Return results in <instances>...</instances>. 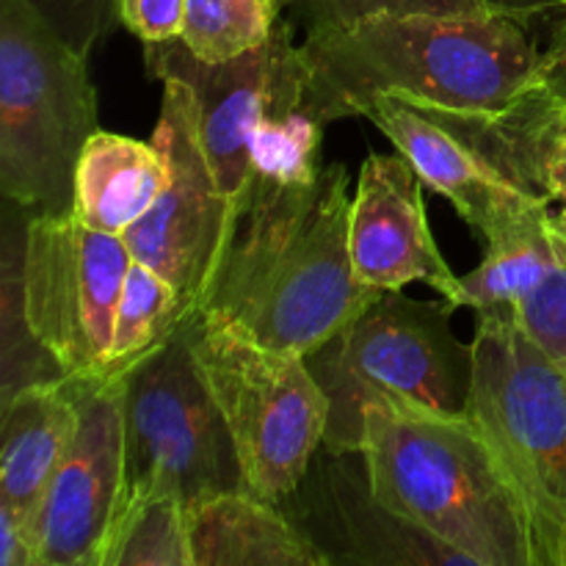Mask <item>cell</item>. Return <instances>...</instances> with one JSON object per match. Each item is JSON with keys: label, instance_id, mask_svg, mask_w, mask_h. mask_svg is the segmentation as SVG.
I'll use <instances>...</instances> for the list:
<instances>
[{"label": "cell", "instance_id": "obj_22", "mask_svg": "<svg viewBox=\"0 0 566 566\" xmlns=\"http://www.w3.org/2000/svg\"><path fill=\"white\" fill-rule=\"evenodd\" d=\"M103 566H193L188 506L169 481H149L125 495Z\"/></svg>", "mask_w": 566, "mask_h": 566}, {"label": "cell", "instance_id": "obj_13", "mask_svg": "<svg viewBox=\"0 0 566 566\" xmlns=\"http://www.w3.org/2000/svg\"><path fill=\"white\" fill-rule=\"evenodd\" d=\"M363 116L415 166L426 188L446 197L484 241L520 216L551 205L514 180L457 111L381 94Z\"/></svg>", "mask_w": 566, "mask_h": 566}, {"label": "cell", "instance_id": "obj_2", "mask_svg": "<svg viewBox=\"0 0 566 566\" xmlns=\"http://www.w3.org/2000/svg\"><path fill=\"white\" fill-rule=\"evenodd\" d=\"M352 177L343 164L310 186L254 191L202 313L263 346L310 357L385 291L359 282L348 249Z\"/></svg>", "mask_w": 566, "mask_h": 566}, {"label": "cell", "instance_id": "obj_15", "mask_svg": "<svg viewBox=\"0 0 566 566\" xmlns=\"http://www.w3.org/2000/svg\"><path fill=\"white\" fill-rule=\"evenodd\" d=\"M144 64L158 81L175 77L191 88L197 99L205 155L219 182V191L224 193L232 216L241 224L252 202V133L269 83L271 39L252 53L219 64L197 59L182 44V39H171V42L144 44Z\"/></svg>", "mask_w": 566, "mask_h": 566}, {"label": "cell", "instance_id": "obj_18", "mask_svg": "<svg viewBox=\"0 0 566 566\" xmlns=\"http://www.w3.org/2000/svg\"><path fill=\"white\" fill-rule=\"evenodd\" d=\"M188 534L193 566H329L280 503L249 490L188 509Z\"/></svg>", "mask_w": 566, "mask_h": 566}, {"label": "cell", "instance_id": "obj_24", "mask_svg": "<svg viewBox=\"0 0 566 566\" xmlns=\"http://www.w3.org/2000/svg\"><path fill=\"white\" fill-rule=\"evenodd\" d=\"M287 6L291 0H186L180 39L210 64L238 59L269 42Z\"/></svg>", "mask_w": 566, "mask_h": 566}, {"label": "cell", "instance_id": "obj_31", "mask_svg": "<svg viewBox=\"0 0 566 566\" xmlns=\"http://www.w3.org/2000/svg\"><path fill=\"white\" fill-rule=\"evenodd\" d=\"M479 3L492 14L512 17V20L525 22L528 28L536 20L566 14V0H479Z\"/></svg>", "mask_w": 566, "mask_h": 566}, {"label": "cell", "instance_id": "obj_3", "mask_svg": "<svg viewBox=\"0 0 566 566\" xmlns=\"http://www.w3.org/2000/svg\"><path fill=\"white\" fill-rule=\"evenodd\" d=\"M363 457L374 495L470 566H536L523 495L470 415L370 409Z\"/></svg>", "mask_w": 566, "mask_h": 566}, {"label": "cell", "instance_id": "obj_20", "mask_svg": "<svg viewBox=\"0 0 566 566\" xmlns=\"http://www.w3.org/2000/svg\"><path fill=\"white\" fill-rule=\"evenodd\" d=\"M558 243L562 232L553 221V205H542L492 232L479 269L462 276L464 307H473L475 315H514L520 296L558 254Z\"/></svg>", "mask_w": 566, "mask_h": 566}, {"label": "cell", "instance_id": "obj_29", "mask_svg": "<svg viewBox=\"0 0 566 566\" xmlns=\"http://www.w3.org/2000/svg\"><path fill=\"white\" fill-rule=\"evenodd\" d=\"M0 566H42L36 525L6 506H0Z\"/></svg>", "mask_w": 566, "mask_h": 566}, {"label": "cell", "instance_id": "obj_21", "mask_svg": "<svg viewBox=\"0 0 566 566\" xmlns=\"http://www.w3.org/2000/svg\"><path fill=\"white\" fill-rule=\"evenodd\" d=\"M182 293L153 265L133 258L114 315V337L97 376L125 379L142 359L158 352L182 324L193 321Z\"/></svg>", "mask_w": 566, "mask_h": 566}, {"label": "cell", "instance_id": "obj_4", "mask_svg": "<svg viewBox=\"0 0 566 566\" xmlns=\"http://www.w3.org/2000/svg\"><path fill=\"white\" fill-rule=\"evenodd\" d=\"M457 307L385 291L363 315L307 357L329 401L324 446L363 451L370 409L468 418L473 396V343L451 326Z\"/></svg>", "mask_w": 566, "mask_h": 566}, {"label": "cell", "instance_id": "obj_9", "mask_svg": "<svg viewBox=\"0 0 566 566\" xmlns=\"http://www.w3.org/2000/svg\"><path fill=\"white\" fill-rule=\"evenodd\" d=\"M133 263L125 238L75 213L33 216L22 252V293L33 335L66 376H97Z\"/></svg>", "mask_w": 566, "mask_h": 566}, {"label": "cell", "instance_id": "obj_14", "mask_svg": "<svg viewBox=\"0 0 566 566\" xmlns=\"http://www.w3.org/2000/svg\"><path fill=\"white\" fill-rule=\"evenodd\" d=\"M426 182L401 153H370L359 166L348 219V249L359 282L403 291L423 282L451 307H464L462 276L442 258L429 219Z\"/></svg>", "mask_w": 566, "mask_h": 566}, {"label": "cell", "instance_id": "obj_16", "mask_svg": "<svg viewBox=\"0 0 566 566\" xmlns=\"http://www.w3.org/2000/svg\"><path fill=\"white\" fill-rule=\"evenodd\" d=\"M324 127L307 103L302 44L293 42V22L282 20L271 36L269 83L252 133V193L318 180Z\"/></svg>", "mask_w": 566, "mask_h": 566}, {"label": "cell", "instance_id": "obj_26", "mask_svg": "<svg viewBox=\"0 0 566 566\" xmlns=\"http://www.w3.org/2000/svg\"><path fill=\"white\" fill-rule=\"evenodd\" d=\"M514 318L525 335L566 370V238L545 274L520 296Z\"/></svg>", "mask_w": 566, "mask_h": 566}, {"label": "cell", "instance_id": "obj_7", "mask_svg": "<svg viewBox=\"0 0 566 566\" xmlns=\"http://www.w3.org/2000/svg\"><path fill=\"white\" fill-rule=\"evenodd\" d=\"M193 354L227 420L243 486L282 503L324 446L329 401L307 357L263 346L216 313L193 321Z\"/></svg>", "mask_w": 566, "mask_h": 566}, {"label": "cell", "instance_id": "obj_12", "mask_svg": "<svg viewBox=\"0 0 566 566\" xmlns=\"http://www.w3.org/2000/svg\"><path fill=\"white\" fill-rule=\"evenodd\" d=\"M280 506L329 566H470L462 553L431 539L374 495L363 451L321 446L298 490Z\"/></svg>", "mask_w": 566, "mask_h": 566}, {"label": "cell", "instance_id": "obj_25", "mask_svg": "<svg viewBox=\"0 0 566 566\" xmlns=\"http://www.w3.org/2000/svg\"><path fill=\"white\" fill-rule=\"evenodd\" d=\"M293 25L307 36L359 25L365 20L390 14H481L479 0H291Z\"/></svg>", "mask_w": 566, "mask_h": 566}, {"label": "cell", "instance_id": "obj_27", "mask_svg": "<svg viewBox=\"0 0 566 566\" xmlns=\"http://www.w3.org/2000/svg\"><path fill=\"white\" fill-rule=\"evenodd\" d=\"M44 22L81 55H92L97 42L119 22L116 0H25Z\"/></svg>", "mask_w": 566, "mask_h": 566}, {"label": "cell", "instance_id": "obj_8", "mask_svg": "<svg viewBox=\"0 0 566 566\" xmlns=\"http://www.w3.org/2000/svg\"><path fill=\"white\" fill-rule=\"evenodd\" d=\"M193 321L125 376L127 492L169 481L188 509L247 490L235 442L193 354Z\"/></svg>", "mask_w": 566, "mask_h": 566}, {"label": "cell", "instance_id": "obj_19", "mask_svg": "<svg viewBox=\"0 0 566 566\" xmlns=\"http://www.w3.org/2000/svg\"><path fill=\"white\" fill-rule=\"evenodd\" d=\"M169 182V158L158 142L97 130L75 171L72 213L88 227L125 235L147 216Z\"/></svg>", "mask_w": 566, "mask_h": 566}, {"label": "cell", "instance_id": "obj_1", "mask_svg": "<svg viewBox=\"0 0 566 566\" xmlns=\"http://www.w3.org/2000/svg\"><path fill=\"white\" fill-rule=\"evenodd\" d=\"M307 103L324 125L381 94L462 114H503L536 88L531 28L492 14H390L304 36Z\"/></svg>", "mask_w": 566, "mask_h": 566}, {"label": "cell", "instance_id": "obj_17", "mask_svg": "<svg viewBox=\"0 0 566 566\" xmlns=\"http://www.w3.org/2000/svg\"><path fill=\"white\" fill-rule=\"evenodd\" d=\"M72 376L22 387L0 403V506L31 520L39 531L48 486L75 431Z\"/></svg>", "mask_w": 566, "mask_h": 566}, {"label": "cell", "instance_id": "obj_10", "mask_svg": "<svg viewBox=\"0 0 566 566\" xmlns=\"http://www.w3.org/2000/svg\"><path fill=\"white\" fill-rule=\"evenodd\" d=\"M160 116L153 138L169 158V182L142 221L125 232L130 254L175 282L193 315L213 293L238 232L199 136L197 99L182 81H160Z\"/></svg>", "mask_w": 566, "mask_h": 566}, {"label": "cell", "instance_id": "obj_30", "mask_svg": "<svg viewBox=\"0 0 566 566\" xmlns=\"http://www.w3.org/2000/svg\"><path fill=\"white\" fill-rule=\"evenodd\" d=\"M536 92L551 99H566V14L558 17L551 44L542 50Z\"/></svg>", "mask_w": 566, "mask_h": 566}, {"label": "cell", "instance_id": "obj_28", "mask_svg": "<svg viewBox=\"0 0 566 566\" xmlns=\"http://www.w3.org/2000/svg\"><path fill=\"white\" fill-rule=\"evenodd\" d=\"M119 22L144 44L180 39L186 0H116Z\"/></svg>", "mask_w": 566, "mask_h": 566}, {"label": "cell", "instance_id": "obj_5", "mask_svg": "<svg viewBox=\"0 0 566 566\" xmlns=\"http://www.w3.org/2000/svg\"><path fill=\"white\" fill-rule=\"evenodd\" d=\"M88 59L25 0H0V191L28 216L72 213L83 147L99 130Z\"/></svg>", "mask_w": 566, "mask_h": 566}, {"label": "cell", "instance_id": "obj_6", "mask_svg": "<svg viewBox=\"0 0 566 566\" xmlns=\"http://www.w3.org/2000/svg\"><path fill=\"white\" fill-rule=\"evenodd\" d=\"M470 418L523 495L536 566H566V370L514 315H479Z\"/></svg>", "mask_w": 566, "mask_h": 566}, {"label": "cell", "instance_id": "obj_23", "mask_svg": "<svg viewBox=\"0 0 566 566\" xmlns=\"http://www.w3.org/2000/svg\"><path fill=\"white\" fill-rule=\"evenodd\" d=\"M31 216L20 221L17 232L11 230V216L6 221L3 238V274H0V324H3V340H0V403L9 401L22 387L42 385V381L66 379L64 368L50 357L48 348L36 340L25 315V293H22V252H25V232Z\"/></svg>", "mask_w": 566, "mask_h": 566}, {"label": "cell", "instance_id": "obj_11", "mask_svg": "<svg viewBox=\"0 0 566 566\" xmlns=\"http://www.w3.org/2000/svg\"><path fill=\"white\" fill-rule=\"evenodd\" d=\"M77 420L39 509L42 566H103L127 495L125 379L72 376Z\"/></svg>", "mask_w": 566, "mask_h": 566}, {"label": "cell", "instance_id": "obj_32", "mask_svg": "<svg viewBox=\"0 0 566 566\" xmlns=\"http://www.w3.org/2000/svg\"><path fill=\"white\" fill-rule=\"evenodd\" d=\"M553 221H556L558 232L566 238V199L562 202V210H558V213H553Z\"/></svg>", "mask_w": 566, "mask_h": 566}]
</instances>
